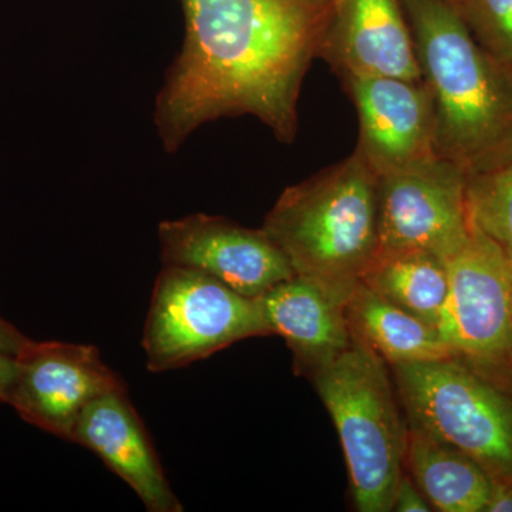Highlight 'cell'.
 Returning a JSON list of instances; mask_svg holds the SVG:
<instances>
[{
	"label": "cell",
	"instance_id": "6da1fadb",
	"mask_svg": "<svg viewBox=\"0 0 512 512\" xmlns=\"http://www.w3.org/2000/svg\"><path fill=\"white\" fill-rule=\"evenodd\" d=\"M185 39L157 96L174 153L202 124L249 114L282 143L298 133L303 77L319 57L335 0H178Z\"/></svg>",
	"mask_w": 512,
	"mask_h": 512
},
{
	"label": "cell",
	"instance_id": "277c9868",
	"mask_svg": "<svg viewBox=\"0 0 512 512\" xmlns=\"http://www.w3.org/2000/svg\"><path fill=\"white\" fill-rule=\"evenodd\" d=\"M311 380L338 431L356 510L393 511L406 466L409 426L397 406L387 363L353 338Z\"/></svg>",
	"mask_w": 512,
	"mask_h": 512
},
{
	"label": "cell",
	"instance_id": "7c38bea8",
	"mask_svg": "<svg viewBox=\"0 0 512 512\" xmlns=\"http://www.w3.org/2000/svg\"><path fill=\"white\" fill-rule=\"evenodd\" d=\"M319 56L342 80H423L402 0H335Z\"/></svg>",
	"mask_w": 512,
	"mask_h": 512
},
{
	"label": "cell",
	"instance_id": "3957f363",
	"mask_svg": "<svg viewBox=\"0 0 512 512\" xmlns=\"http://www.w3.org/2000/svg\"><path fill=\"white\" fill-rule=\"evenodd\" d=\"M262 229L295 276L345 306L379 252L377 175L355 150L286 188Z\"/></svg>",
	"mask_w": 512,
	"mask_h": 512
},
{
	"label": "cell",
	"instance_id": "5b68a950",
	"mask_svg": "<svg viewBox=\"0 0 512 512\" xmlns=\"http://www.w3.org/2000/svg\"><path fill=\"white\" fill-rule=\"evenodd\" d=\"M409 429L463 451L493 481H512V394L454 357L390 366Z\"/></svg>",
	"mask_w": 512,
	"mask_h": 512
},
{
	"label": "cell",
	"instance_id": "ac0fdd59",
	"mask_svg": "<svg viewBox=\"0 0 512 512\" xmlns=\"http://www.w3.org/2000/svg\"><path fill=\"white\" fill-rule=\"evenodd\" d=\"M468 221L512 264V153L493 167L466 175Z\"/></svg>",
	"mask_w": 512,
	"mask_h": 512
},
{
	"label": "cell",
	"instance_id": "603a6c76",
	"mask_svg": "<svg viewBox=\"0 0 512 512\" xmlns=\"http://www.w3.org/2000/svg\"><path fill=\"white\" fill-rule=\"evenodd\" d=\"M484 512H512V481H493Z\"/></svg>",
	"mask_w": 512,
	"mask_h": 512
},
{
	"label": "cell",
	"instance_id": "2e32d148",
	"mask_svg": "<svg viewBox=\"0 0 512 512\" xmlns=\"http://www.w3.org/2000/svg\"><path fill=\"white\" fill-rule=\"evenodd\" d=\"M406 464L437 511L484 512L493 480L463 451L409 429Z\"/></svg>",
	"mask_w": 512,
	"mask_h": 512
},
{
	"label": "cell",
	"instance_id": "4fadbf2b",
	"mask_svg": "<svg viewBox=\"0 0 512 512\" xmlns=\"http://www.w3.org/2000/svg\"><path fill=\"white\" fill-rule=\"evenodd\" d=\"M72 441L96 454L130 485L148 511H183L146 426L128 399L126 386L103 394L86 407Z\"/></svg>",
	"mask_w": 512,
	"mask_h": 512
},
{
	"label": "cell",
	"instance_id": "52a82bcc",
	"mask_svg": "<svg viewBox=\"0 0 512 512\" xmlns=\"http://www.w3.org/2000/svg\"><path fill=\"white\" fill-rule=\"evenodd\" d=\"M448 295L437 332L451 357L512 394V264L471 227L446 259Z\"/></svg>",
	"mask_w": 512,
	"mask_h": 512
},
{
	"label": "cell",
	"instance_id": "30bf717a",
	"mask_svg": "<svg viewBox=\"0 0 512 512\" xmlns=\"http://www.w3.org/2000/svg\"><path fill=\"white\" fill-rule=\"evenodd\" d=\"M18 360L9 406L29 424L67 441L90 403L126 386L96 346L33 340Z\"/></svg>",
	"mask_w": 512,
	"mask_h": 512
},
{
	"label": "cell",
	"instance_id": "d6986e66",
	"mask_svg": "<svg viewBox=\"0 0 512 512\" xmlns=\"http://www.w3.org/2000/svg\"><path fill=\"white\" fill-rule=\"evenodd\" d=\"M458 10L477 42L512 76V0H461Z\"/></svg>",
	"mask_w": 512,
	"mask_h": 512
},
{
	"label": "cell",
	"instance_id": "9a60e30c",
	"mask_svg": "<svg viewBox=\"0 0 512 512\" xmlns=\"http://www.w3.org/2000/svg\"><path fill=\"white\" fill-rule=\"evenodd\" d=\"M353 338L387 365L431 362L451 357L439 332L360 282L345 305Z\"/></svg>",
	"mask_w": 512,
	"mask_h": 512
},
{
	"label": "cell",
	"instance_id": "8fae6325",
	"mask_svg": "<svg viewBox=\"0 0 512 512\" xmlns=\"http://www.w3.org/2000/svg\"><path fill=\"white\" fill-rule=\"evenodd\" d=\"M343 83L359 114L356 150L376 175L439 156L433 99L424 80L356 76Z\"/></svg>",
	"mask_w": 512,
	"mask_h": 512
},
{
	"label": "cell",
	"instance_id": "5bb4252c",
	"mask_svg": "<svg viewBox=\"0 0 512 512\" xmlns=\"http://www.w3.org/2000/svg\"><path fill=\"white\" fill-rule=\"evenodd\" d=\"M269 335L281 336L296 372L312 377L352 345L345 306L293 275L256 298Z\"/></svg>",
	"mask_w": 512,
	"mask_h": 512
},
{
	"label": "cell",
	"instance_id": "cb8c5ba5",
	"mask_svg": "<svg viewBox=\"0 0 512 512\" xmlns=\"http://www.w3.org/2000/svg\"><path fill=\"white\" fill-rule=\"evenodd\" d=\"M450 2L453 3V5L456 6V8H458V6H460L461 0H450Z\"/></svg>",
	"mask_w": 512,
	"mask_h": 512
},
{
	"label": "cell",
	"instance_id": "7402d4cb",
	"mask_svg": "<svg viewBox=\"0 0 512 512\" xmlns=\"http://www.w3.org/2000/svg\"><path fill=\"white\" fill-rule=\"evenodd\" d=\"M18 375V357L0 352V403L9 404Z\"/></svg>",
	"mask_w": 512,
	"mask_h": 512
},
{
	"label": "cell",
	"instance_id": "44dd1931",
	"mask_svg": "<svg viewBox=\"0 0 512 512\" xmlns=\"http://www.w3.org/2000/svg\"><path fill=\"white\" fill-rule=\"evenodd\" d=\"M33 340L23 335L12 323L0 316V352L19 357L32 345Z\"/></svg>",
	"mask_w": 512,
	"mask_h": 512
},
{
	"label": "cell",
	"instance_id": "8992f818",
	"mask_svg": "<svg viewBox=\"0 0 512 512\" xmlns=\"http://www.w3.org/2000/svg\"><path fill=\"white\" fill-rule=\"evenodd\" d=\"M256 336H269L256 299L195 269H161L143 335L150 372L180 369Z\"/></svg>",
	"mask_w": 512,
	"mask_h": 512
},
{
	"label": "cell",
	"instance_id": "ba28073f",
	"mask_svg": "<svg viewBox=\"0 0 512 512\" xmlns=\"http://www.w3.org/2000/svg\"><path fill=\"white\" fill-rule=\"evenodd\" d=\"M377 222V256L421 249L446 261L471 231L466 173L436 156L377 175Z\"/></svg>",
	"mask_w": 512,
	"mask_h": 512
},
{
	"label": "cell",
	"instance_id": "ffe728a7",
	"mask_svg": "<svg viewBox=\"0 0 512 512\" xmlns=\"http://www.w3.org/2000/svg\"><path fill=\"white\" fill-rule=\"evenodd\" d=\"M393 511L399 512H427L431 511V505L426 500L419 485L403 474L394 494Z\"/></svg>",
	"mask_w": 512,
	"mask_h": 512
},
{
	"label": "cell",
	"instance_id": "e0dca14e",
	"mask_svg": "<svg viewBox=\"0 0 512 512\" xmlns=\"http://www.w3.org/2000/svg\"><path fill=\"white\" fill-rule=\"evenodd\" d=\"M362 282L387 301L437 329L448 295L446 262L429 251L377 256Z\"/></svg>",
	"mask_w": 512,
	"mask_h": 512
},
{
	"label": "cell",
	"instance_id": "9c48e42d",
	"mask_svg": "<svg viewBox=\"0 0 512 512\" xmlns=\"http://www.w3.org/2000/svg\"><path fill=\"white\" fill-rule=\"evenodd\" d=\"M158 241L163 265L204 272L247 298H259L295 275L264 229L245 228L227 218L195 214L164 221Z\"/></svg>",
	"mask_w": 512,
	"mask_h": 512
},
{
	"label": "cell",
	"instance_id": "7a4b0ae2",
	"mask_svg": "<svg viewBox=\"0 0 512 512\" xmlns=\"http://www.w3.org/2000/svg\"><path fill=\"white\" fill-rule=\"evenodd\" d=\"M436 116V151L466 175L512 153V76L450 0H402Z\"/></svg>",
	"mask_w": 512,
	"mask_h": 512
}]
</instances>
